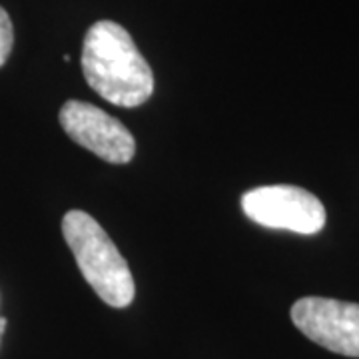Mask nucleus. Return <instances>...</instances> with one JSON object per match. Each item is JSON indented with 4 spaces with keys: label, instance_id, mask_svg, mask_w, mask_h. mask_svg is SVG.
<instances>
[{
    "label": "nucleus",
    "instance_id": "obj_3",
    "mask_svg": "<svg viewBox=\"0 0 359 359\" xmlns=\"http://www.w3.org/2000/svg\"><path fill=\"white\" fill-rule=\"evenodd\" d=\"M242 210L259 226L313 236L325 226V208L304 188L278 184L254 188L242 196Z\"/></svg>",
    "mask_w": 359,
    "mask_h": 359
},
{
    "label": "nucleus",
    "instance_id": "obj_6",
    "mask_svg": "<svg viewBox=\"0 0 359 359\" xmlns=\"http://www.w3.org/2000/svg\"><path fill=\"white\" fill-rule=\"evenodd\" d=\"M14 44V28L8 13L0 6V66L8 60Z\"/></svg>",
    "mask_w": 359,
    "mask_h": 359
},
{
    "label": "nucleus",
    "instance_id": "obj_7",
    "mask_svg": "<svg viewBox=\"0 0 359 359\" xmlns=\"http://www.w3.org/2000/svg\"><path fill=\"white\" fill-rule=\"evenodd\" d=\"M4 327H6V320H4V318H0V334L4 332Z\"/></svg>",
    "mask_w": 359,
    "mask_h": 359
},
{
    "label": "nucleus",
    "instance_id": "obj_2",
    "mask_svg": "<svg viewBox=\"0 0 359 359\" xmlns=\"http://www.w3.org/2000/svg\"><path fill=\"white\" fill-rule=\"evenodd\" d=\"M62 233L96 295L112 308L130 306L136 295L132 271L102 226L86 212L70 210L62 219Z\"/></svg>",
    "mask_w": 359,
    "mask_h": 359
},
{
    "label": "nucleus",
    "instance_id": "obj_1",
    "mask_svg": "<svg viewBox=\"0 0 359 359\" xmlns=\"http://www.w3.org/2000/svg\"><path fill=\"white\" fill-rule=\"evenodd\" d=\"M82 72L104 100L136 108L154 92L152 68L124 26L100 20L90 26L82 46Z\"/></svg>",
    "mask_w": 359,
    "mask_h": 359
},
{
    "label": "nucleus",
    "instance_id": "obj_4",
    "mask_svg": "<svg viewBox=\"0 0 359 359\" xmlns=\"http://www.w3.org/2000/svg\"><path fill=\"white\" fill-rule=\"evenodd\" d=\"M294 325L334 353L359 358V304L330 297H302L292 308Z\"/></svg>",
    "mask_w": 359,
    "mask_h": 359
},
{
    "label": "nucleus",
    "instance_id": "obj_5",
    "mask_svg": "<svg viewBox=\"0 0 359 359\" xmlns=\"http://www.w3.org/2000/svg\"><path fill=\"white\" fill-rule=\"evenodd\" d=\"M58 120L62 130L78 146L110 164H128L136 154V140L132 132L94 104L68 100Z\"/></svg>",
    "mask_w": 359,
    "mask_h": 359
}]
</instances>
